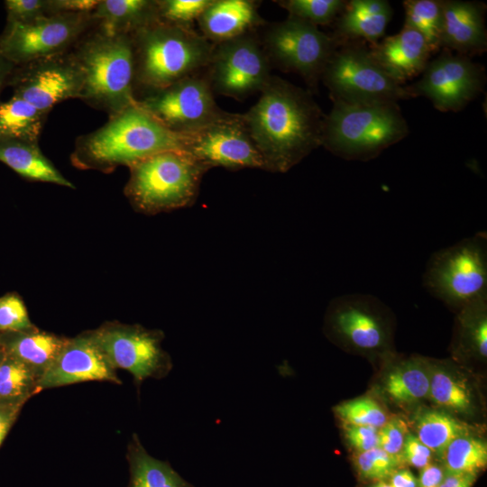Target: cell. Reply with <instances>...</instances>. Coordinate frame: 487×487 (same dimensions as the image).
<instances>
[{"label":"cell","instance_id":"bcb514c9","mask_svg":"<svg viewBox=\"0 0 487 487\" xmlns=\"http://www.w3.org/2000/svg\"><path fill=\"white\" fill-rule=\"evenodd\" d=\"M479 474L446 472L439 487H473Z\"/></svg>","mask_w":487,"mask_h":487},{"label":"cell","instance_id":"5b68a950","mask_svg":"<svg viewBox=\"0 0 487 487\" xmlns=\"http://www.w3.org/2000/svg\"><path fill=\"white\" fill-rule=\"evenodd\" d=\"M409 133L397 103L334 102L322 126L321 145L349 161H369Z\"/></svg>","mask_w":487,"mask_h":487},{"label":"cell","instance_id":"83f0119b","mask_svg":"<svg viewBox=\"0 0 487 487\" xmlns=\"http://www.w3.org/2000/svg\"><path fill=\"white\" fill-rule=\"evenodd\" d=\"M48 115L14 95L0 100V137L39 142Z\"/></svg>","mask_w":487,"mask_h":487},{"label":"cell","instance_id":"603a6c76","mask_svg":"<svg viewBox=\"0 0 487 487\" xmlns=\"http://www.w3.org/2000/svg\"><path fill=\"white\" fill-rule=\"evenodd\" d=\"M0 161L26 179L75 188L44 156L39 142L0 137Z\"/></svg>","mask_w":487,"mask_h":487},{"label":"cell","instance_id":"e575fe53","mask_svg":"<svg viewBox=\"0 0 487 487\" xmlns=\"http://www.w3.org/2000/svg\"><path fill=\"white\" fill-rule=\"evenodd\" d=\"M353 462L358 476L372 482L388 481L403 463L400 457L391 455L378 446L355 453Z\"/></svg>","mask_w":487,"mask_h":487},{"label":"cell","instance_id":"1f68e13d","mask_svg":"<svg viewBox=\"0 0 487 487\" xmlns=\"http://www.w3.org/2000/svg\"><path fill=\"white\" fill-rule=\"evenodd\" d=\"M428 396L436 405L458 412L469 411L473 404L466 383L440 366L430 367Z\"/></svg>","mask_w":487,"mask_h":487},{"label":"cell","instance_id":"74e56055","mask_svg":"<svg viewBox=\"0 0 487 487\" xmlns=\"http://www.w3.org/2000/svg\"><path fill=\"white\" fill-rule=\"evenodd\" d=\"M6 23H24L50 15L49 0H6Z\"/></svg>","mask_w":487,"mask_h":487},{"label":"cell","instance_id":"7bdbcfd3","mask_svg":"<svg viewBox=\"0 0 487 487\" xmlns=\"http://www.w3.org/2000/svg\"><path fill=\"white\" fill-rule=\"evenodd\" d=\"M32 374L31 369L9 354L0 362V382L12 379H32Z\"/></svg>","mask_w":487,"mask_h":487},{"label":"cell","instance_id":"ac0fdd59","mask_svg":"<svg viewBox=\"0 0 487 487\" xmlns=\"http://www.w3.org/2000/svg\"><path fill=\"white\" fill-rule=\"evenodd\" d=\"M106 380L120 382L114 367L89 336L67 340L59 355L39 376L38 389Z\"/></svg>","mask_w":487,"mask_h":487},{"label":"cell","instance_id":"6da1fadb","mask_svg":"<svg viewBox=\"0 0 487 487\" xmlns=\"http://www.w3.org/2000/svg\"><path fill=\"white\" fill-rule=\"evenodd\" d=\"M243 118L265 170L287 172L321 145V109L308 91L279 77H271Z\"/></svg>","mask_w":487,"mask_h":487},{"label":"cell","instance_id":"f546056e","mask_svg":"<svg viewBox=\"0 0 487 487\" xmlns=\"http://www.w3.org/2000/svg\"><path fill=\"white\" fill-rule=\"evenodd\" d=\"M404 27L418 32L427 41L432 53L441 49L443 23L442 0H406Z\"/></svg>","mask_w":487,"mask_h":487},{"label":"cell","instance_id":"cb8c5ba5","mask_svg":"<svg viewBox=\"0 0 487 487\" xmlns=\"http://www.w3.org/2000/svg\"><path fill=\"white\" fill-rule=\"evenodd\" d=\"M92 16L99 30L114 35L132 36L160 21L157 0H99Z\"/></svg>","mask_w":487,"mask_h":487},{"label":"cell","instance_id":"4dcf8cb0","mask_svg":"<svg viewBox=\"0 0 487 487\" xmlns=\"http://www.w3.org/2000/svg\"><path fill=\"white\" fill-rule=\"evenodd\" d=\"M441 459L446 472L480 474L487 466V444L471 435L461 436L449 443Z\"/></svg>","mask_w":487,"mask_h":487},{"label":"cell","instance_id":"7dc6e473","mask_svg":"<svg viewBox=\"0 0 487 487\" xmlns=\"http://www.w3.org/2000/svg\"><path fill=\"white\" fill-rule=\"evenodd\" d=\"M20 404H0V445L15 419Z\"/></svg>","mask_w":487,"mask_h":487},{"label":"cell","instance_id":"7402d4cb","mask_svg":"<svg viewBox=\"0 0 487 487\" xmlns=\"http://www.w3.org/2000/svg\"><path fill=\"white\" fill-rule=\"evenodd\" d=\"M391 15L392 8L385 0L347 1L335 20L332 37L338 44L361 41L374 45L384 35Z\"/></svg>","mask_w":487,"mask_h":487},{"label":"cell","instance_id":"8992f818","mask_svg":"<svg viewBox=\"0 0 487 487\" xmlns=\"http://www.w3.org/2000/svg\"><path fill=\"white\" fill-rule=\"evenodd\" d=\"M129 169L124 193L137 210L148 215L193 205L210 170L183 150L156 153Z\"/></svg>","mask_w":487,"mask_h":487},{"label":"cell","instance_id":"ba28073f","mask_svg":"<svg viewBox=\"0 0 487 487\" xmlns=\"http://www.w3.org/2000/svg\"><path fill=\"white\" fill-rule=\"evenodd\" d=\"M333 102L397 103L412 97L375 61L364 41L339 43L322 73Z\"/></svg>","mask_w":487,"mask_h":487},{"label":"cell","instance_id":"8d00e7d4","mask_svg":"<svg viewBox=\"0 0 487 487\" xmlns=\"http://www.w3.org/2000/svg\"><path fill=\"white\" fill-rule=\"evenodd\" d=\"M32 328L23 300L16 294L0 298V330L24 331Z\"/></svg>","mask_w":487,"mask_h":487},{"label":"cell","instance_id":"d6986e66","mask_svg":"<svg viewBox=\"0 0 487 487\" xmlns=\"http://www.w3.org/2000/svg\"><path fill=\"white\" fill-rule=\"evenodd\" d=\"M441 48L470 57L487 48L485 5L478 2L442 1Z\"/></svg>","mask_w":487,"mask_h":487},{"label":"cell","instance_id":"f907efd6","mask_svg":"<svg viewBox=\"0 0 487 487\" xmlns=\"http://www.w3.org/2000/svg\"><path fill=\"white\" fill-rule=\"evenodd\" d=\"M369 487H393L389 482L387 481H379L372 482Z\"/></svg>","mask_w":487,"mask_h":487},{"label":"cell","instance_id":"f1b7e54d","mask_svg":"<svg viewBox=\"0 0 487 487\" xmlns=\"http://www.w3.org/2000/svg\"><path fill=\"white\" fill-rule=\"evenodd\" d=\"M415 429L416 436L440 457L451 441L470 435L467 424L445 411L435 409L420 411L415 418Z\"/></svg>","mask_w":487,"mask_h":487},{"label":"cell","instance_id":"f35d334b","mask_svg":"<svg viewBox=\"0 0 487 487\" xmlns=\"http://www.w3.org/2000/svg\"><path fill=\"white\" fill-rule=\"evenodd\" d=\"M406 423L400 418L388 420L378 429V447L401 458V452L408 435Z\"/></svg>","mask_w":487,"mask_h":487},{"label":"cell","instance_id":"8fae6325","mask_svg":"<svg viewBox=\"0 0 487 487\" xmlns=\"http://www.w3.org/2000/svg\"><path fill=\"white\" fill-rule=\"evenodd\" d=\"M136 105L167 129L182 135L226 115L217 106L207 76L198 74L145 93L136 98Z\"/></svg>","mask_w":487,"mask_h":487},{"label":"cell","instance_id":"52a82bcc","mask_svg":"<svg viewBox=\"0 0 487 487\" xmlns=\"http://www.w3.org/2000/svg\"><path fill=\"white\" fill-rule=\"evenodd\" d=\"M423 286L458 311L487 298L486 233H478L435 252L427 261Z\"/></svg>","mask_w":487,"mask_h":487},{"label":"cell","instance_id":"7a4b0ae2","mask_svg":"<svg viewBox=\"0 0 487 487\" xmlns=\"http://www.w3.org/2000/svg\"><path fill=\"white\" fill-rule=\"evenodd\" d=\"M184 135L170 131L134 105L108 117L100 128L78 136L70 161L78 169L108 172L161 152L184 151Z\"/></svg>","mask_w":487,"mask_h":487},{"label":"cell","instance_id":"277c9868","mask_svg":"<svg viewBox=\"0 0 487 487\" xmlns=\"http://www.w3.org/2000/svg\"><path fill=\"white\" fill-rule=\"evenodd\" d=\"M84 77L81 100L112 117L136 105L131 35L108 34L96 25L70 50Z\"/></svg>","mask_w":487,"mask_h":487},{"label":"cell","instance_id":"44dd1931","mask_svg":"<svg viewBox=\"0 0 487 487\" xmlns=\"http://www.w3.org/2000/svg\"><path fill=\"white\" fill-rule=\"evenodd\" d=\"M202 35L213 44L245 34L264 23L253 0H212L198 18Z\"/></svg>","mask_w":487,"mask_h":487},{"label":"cell","instance_id":"2e32d148","mask_svg":"<svg viewBox=\"0 0 487 487\" xmlns=\"http://www.w3.org/2000/svg\"><path fill=\"white\" fill-rule=\"evenodd\" d=\"M111 365L130 372L137 382L158 376L170 368V359L161 347L158 331L138 326H114L90 335Z\"/></svg>","mask_w":487,"mask_h":487},{"label":"cell","instance_id":"4316f807","mask_svg":"<svg viewBox=\"0 0 487 487\" xmlns=\"http://www.w3.org/2000/svg\"><path fill=\"white\" fill-rule=\"evenodd\" d=\"M66 341L44 332H23L7 343V354L41 375L59 355Z\"/></svg>","mask_w":487,"mask_h":487},{"label":"cell","instance_id":"d4e9b609","mask_svg":"<svg viewBox=\"0 0 487 487\" xmlns=\"http://www.w3.org/2000/svg\"><path fill=\"white\" fill-rule=\"evenodd\" d=\"M430 366L419 358L392 366L383 381L384 391L398 403L412 404L428 396Z\"/></svg>","mask_w":487,"mask_h":487},{"label":"cell","instance_id":"7c38bea8","mask_svg":"<svg viewBox=\"0 0 487 487\" xmlns=\"http://www.w3.org/2000/svg\"><path fill=\"white\" fill-rule=\"evenodd\" d=\"M207 68L213 92L236 99L261 92L271 77L262 42L251 33L216 44Z\"/></svg>","mask_w":487,"mask_h":487},{"label":"cell","instance_id":"ffe728a7","mask_svg":"<svg viewBox=\"0 0 487 487\" xmlns=\"http://www.w3.org/2000/svg\"><path fill=\"white\" fill-rule=\"evenodd\" d=\"M369 50L380 67L401 86L422 73L433 54L418 32L404 26L399 33L369 45Z\"/></svg>","mask_w":487,"mask_h":487},{"label":"cell","instance_id":"d590c367","mask_svg":"<svg viewBox=\"0 0 487 487\" xmlns=\"http://www.w3.org/2000/svg\"><path fill=\"white\" fill-rule=\"evenodd\" d=\"M212 0H157L161 22L191 28L190 24L200 16Z\"/></svg>","mask_w":487,"mask_h":487},{"label":"cell","instance_id":"e0dca14e","mask_svg":"<svg viewBox=\"0 0 487 487\" xmlns=\"http://www.w3.org/2000/svg\"><path fill=\"white\" fill-rule=\"evenodd\" d=\"M327 325L338 340L359 351H380L390 341L383 304L371 294L335 299L328 308Z\"/></svg>","mask_w":487,"mask_h":487},{"label":"cell","instance_id":"c3c4849f","mask_svg":"<svg viewBox=\"0 0 487 487\" xmlns=\"http://www.w3.org/2000/svg\"><path fill=\"white\" fill-rule=\"evenodd\" d=\"M388 481L393 487H418V478L407 468L397 469Z\"/></svg>","mask_w":487,"mask_h":487},{"label":"cell","instance_id":"b9f144b4","mask_svg":"<svg viewBox=\"0 0 487 487\" xmlns=\"http://www.w3.org/2000/svg\"><path fill=\"white\" fill-rule=\"evenodd\" d=\"M98 2L99 0H49V14H91Z\"/></svg>","mask_w":487,"mask_h":487},{"label":"cell","instance_id":"3957f363","mask_svg":"<svg viewBox=\"0 0 487 487\" xmlns=\"http://www.w3.org/2000/svg\"><path fill=\"white\" fill-rule=\"evenodd\" d=\"M132 40L135 100L198 74L207 67L215 46L191 28L161 21L139 30Z\"/></svg>","mask_w":487,"mask_h":487},{"label":"cell","instance_id":"836d02e7","mask_svg":"<svg viewBox=\"0 0 487 487\" xmlns=\"http://www.w3.org/2000/svg\"><path fill=\"white\" fill-rule=\"evenodd\" d=\"M334 410L345 426H369L379 429L388 421L385 410L370 397L342 402Z\"/></svg>","mask_w":487,"mask_h":487},{"label":"cell","instance_id":"f6af8a7d","mask_svg":"<svg viewBox=\"0 0 487 487\" xmlns=\"http://www.w3.org/2000/svg\"><path fill=\"white\" fill-rule=\"evenodd\" d=\"M31 379H12L0 382V398L12 399L22 396Z\"/></svg>","mask_w":487,"mask_h":487},{"label":"cell","instance_id":"60d3db41","mask_svg":"<svg viewBox=\"0 0 487 487\" xmlns=\"http://www.w3.org/2000/svg\"><path fill=\"white\" fill-rule=\"evenodd\" d=\"M345 437L357 452H364L378 446V428L369 426H346Z\"/></svg>","mask_w":487,"mask_h":487},{"label":"cell","instance_id":"484cf974","mask_svg":"<svg viewBox=\"0 0 487 487\" xmlns=\"http://www.w3.org/2000/svg\"><path fill=\"white\" fill-rule=\"evenodd\" d=\"M130 481L127 487H194L167 462L151 456L135 436L129 447Z\"/></svg>","mask_w":487,"mask_h":487},{"label":"cell","instance_id":"681fc988","mask_svg":"<svg viewBox=\"0 0 487 487\" xmlns=\"http://www.w3.org/2000/svg\"><path fill=\"white\" fill-rule=\"evenodd\" d=\"M15 66L0 51V96L3 90L8 87Z\"/></svg>","mask_w":487,"mask_h":487},{"label":"cell","instance_id":"4fadbf2b","mask_svg":"<svg viewBox=\"0 0 487 487\" xmlns=\"http://www.w3.org/2000/svg\"><path fill=\"white\" fill-rule=\"evenodd\" d=\"M8 87L14 96L50 113L62 101L81 98L84 77L69 51L16 65Z\"/></svg>","mask_w":487,"mask_h":487},{"label":"cell","instance_id":"9a60e30c","mask_svg":"<svg viewBox=\"0 0 487 487\" xmlns=\"http://www.w3.org/2000/svg\"><path fill=\"white\" fill-rule=\"evenodd\" d=\"M184 151L211 169L265 170V163L245 125L243 115L230 114L188 134Z\"/></svg>","mask_w":487,"mask_h":487},{"label":"cell","instance_id":"ee69618b","mask_svg":"<svg viewBox=\"0 0 487 487\" xmlns=\"http://www.w3.org/2000/svg\"><path fill=\"white\" fill-rule=\"evenodd\" d=\"M446 474L443 464L430 463L419 471L418 487H439Z\"/></svg>","mask_w":487,"mask_h":487},{"label":"cell","instance_id":"5bb4252c","mask_svg":"<svg viewBox=\"0 0 487 487\" xmlns=\"http://www.w3.org/2000/svg\"><path fill=\"white\" fill-rule=\"evenodd\" d=\"M422 73L406 89L412 97L428 98L441 112L462 110L483 90L486 79L482 65L447 49L429 61Z\"/></svg>","mask_w":487,"mask_h":487},{"label":"cell","instance_id":"9c48e42d","mask_svg":"<svg viewBox=\"0 0 487 487\" xmlns=\"http://www.w3.org/2000/svg\"><path fill=\"white\" fill-rule=\"evenodd\" d=\"M261 42L271 66L299 74L312 88L338 46L317 26L292 16L269 25Z\"/></svg>","mask_w":487,"mask_h":487},{"label":"cell","instance_id":"30bf717a","mask_svg":"<svg viewBox=\"0 0 487 487\" xmlns=\"http://www.w3.org/2000/svg\"><path fill=\"white\" fill-rule=\"evenodd\" d=\"M96 24L91 14L46 15L24 23H6L1 52L15 65L69 51Z\"/></svg>","mask_w":487,"mask_h":487},{"label":"cell","instance_id":"ab89813d","mask_svg":"<svg viewBox=\"0 0 487 487\" xmlns=\"http://www.w3.org/2000/svg\"><path fill=\"white\" fill-rule=\"evenodd\" d=\"M434 454L413 434H408L401 452V459L409 465L422 469L432 463Z\"/></svg>","mask_w":487,"mask_h":487},{"label":"cell","instance_id":"d6a6232c","mask_svg":"<svg viewBox=\"0 0 487 487\" xmlns=\"http://www.w3.org/2000/svg\"><path fill=\"white\" fill-rule=\"evenodd\" d=\"M279 5L292 16L315 26L326 25L335 20L346 1L342 0H281Z\"/></svg>","mask_w":487,"mask_h":487}]
</instances>
